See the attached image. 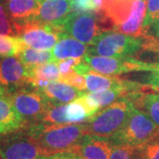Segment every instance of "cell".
Segmentation results:
<instances>
[{
  "mask_svg": "<svg viewBox=\"0 0 159 159\" xmlns=\"http://www.w3.org/2000/svg\"><path fill=\"white\" fill-rule=\"evenodd\" d=\"M43 156L73 151L87 134L85 123L45 124L38 122L26 127Z\"/></svg>",
  "mask_w": 159,
  "mask_h": 159,
  "instance_id": "6da1fadb",
  "label": "cell"
},
{
  "mask_svg": "<svg viewBox=\"0 0 159 159\" xmlns=\"http://www.w3.org/2000/svg\"><path fill=\"white\" fill-rule=\"evenodd\" d=\"M156 42L152 35L133 36L115 30H107L98 35L89 46V53L93 56L127 57L142 52H154Z\"/></svg>",
  "mask_w": 159,
  "mask_h": 159,
  "instance_id": "7a4b0ae2",
  "label": "cell"
},
{
  "mask_svg": "<svg viewBox=\"0 0 159 159\" xmlns=\"http://www.w3.org/2000/svg\"><path fill=\"white\" fill-rule=\"evenodd\" d=\"M133 107L130 98H122L99 110L85 122L87 134L111 138L125 125Z\"/></svg>",
  "mask_w": 159,
  "mask_h": 159,
  "instance_id": "3957f363",
  "label": "cell"
},
{
  "mask_svg": "<svg viewBox=\"0 0 159 159\" xmlns=\"http://www.w3.org/2000/svg\"><path fill=\"white\" fill-rule=\"evenodd\" d=\"M159 136V126L145 112L134 105L123 127L110 141L112 144L140 146Z\"/></svg>",
  "mask_w": 159,
  "mask_h": 159,
  "instance_id": "277c9868",
  "label": "cell"
},
{
  "mask_svg": "<svg viewBox=\"0 0 159 159\" xmlns=\"http://www.w3.org/2000/svg\"><path fill=\"white\" fill-rule=\"evenodd\" d=\"M27 127L41 121L51 102L39 89L29 85L7 94Z\"/></svg>",
  "mask_w": 159,
  "mask_h": 159,
  "instance_id": "5b68a950",
  "label": "cell"
},
{
  "mask_svg": "<svg viewBox=\"0 0 159 159\" xmlns=\"http://www.w3.org/2000/svg\"><path fill=\"white\" fill-rule=\"evenodd\" d=\"M63 29L66 34L89 46L104 31L111 30L100 13L74 11L63 23Z\"/></svg>",
  "mask_w": 159,
  "mask_h": 159,
  "instance_id": "8992f818",
  "label": "cell"
},
{
  "mask_svg": "<svg viewBox=\"0 0 159 159\" xmlns=\"http://www.w3.org/2000/svg\"><path fill=\"white\" fill-rule=\"evenodd\" d=\"M43 155L26 128L0 136L2 159H40Z\"/></svg>",
  "mask_w": 159,
  "mask_h": 159,
  "instance_id": "52a82bcc",
  "label": "cell"
},
{
  "mask_svg": "<svg viewBox=\"0 0 159 159\" xmlns=\"http://www.w3.org/2000/svg\"><path fill=\"white\" fill-rule=\"evenodd\" d=\"M83 60L98 73L115 76L132 72H151L156 66V63L145 62L133 57H102L87 54Z\"/></svg>",
  "mask_w": 159,
  "mask_h": 159,
  "instance_id": "ba28073f",
  "label": "cell"
},
{
  "mask_svg": "<svg viewBox=\"0 0 159 159\" xmlns=\"http://www.w3.org/2000/svg\"><path fill=\"white\" fill-rule=\"evenodd\" d=\"M63 33H65L63 26H52L37 21L17 29V35L25 45L42 51L52 50Z\"/></svg>",
  "mask_w": 159,
  "mask_h": 159,
  "instance_id": "9c48e42d",
  "label": "cell"
},
{
  "mask_svg": "<svg viewBox=\"0 0 159 159\" xmlns=\"http://www.w3.org/2000/svg\"><path fill=\"white\" fill-rule=\"evenodd\" d=\"M31 85L29 68L16 56L0 60V89L6 94Z\"/></svg>",
  "mask_w": 159,
  "mask_h": 159,
  "instance_id": "30bf717a",
  "label": "cell"
},
{
  "mask_svg": "<svg viewBox=\"0 0 159 159\" xmlns=\"http://www.w3.org/2000/svg\"><path fill=\"white\" fill-rule=\"evenodd\" d=\"M72 12V0H43L35 21L52 26H63Z\"/></svg>",
  "mask_w": 159,
  "mask_h": 159,
  "instance_id": "8fae6325",
  "label": "cell"
},
{
  "mask_svg": "<svg viewBox=\"0 0 159 159\" xmlns=\"http://www.w3.org/2000/svg\"><path fill=\"white\" fill-rule=\"evenodd\" d=\"M43 0H5L6 9L17 31L18 28L34 22Z\"/></svg>",
  "mask_w": 159,
  "mask_h": 159,
  "instance_id": "7c38bea8",
  "label": "cell"
},
{
  "mask_svg": "<svg viewBox=\"0 0 159 159\" xmlns=\"http://www.w3.org/2000/svg\"><path fill=\"white\" fill-rule=\"evenodd\" d=\"M112 147L110 139L86 134L74 152L82 159H110Z\"/></svg>",
  "mask_w": 159,
  "mask_h": 159,
  "instance_id": "4fadbf2b",
  "label": "cell"
},
{
  "mask_svg": "<svg viewBox=\"0 0 159 159\" xmlns=\"http://www.w3.org/2000/svg\"><path fill=\"white\" fill-rule=\"evenodd\" d=\"M147 12V1L137 0L134 3L130 15L125 22L115 27L112 30L133 36H143L148 34L144 29V20Z\"/></svg>",
  "mask_w": 159,
  "mask_h": 159,
  "instance_id": "5bb4252c",
  "label": "cell"
},
{
  "mask_svg": "<svg viewBox=\"0 0 159 159\" xmlns=\"http://www.w3.org/2000/svg\"><path fill=\"white\" fill-rule=\"evenodd\" d=\"M51 52L56 62L66 58H83L89 53V45L65 32L60 35Z\"/></svg>",
  "mask_w": 159,
  "mask_h": 159,
  "instance_id": "9a60e30c",
  "label": "cell"
},
{
  "mask_svg": "<svg viewBox=\"0 0 159 159\" xmlns=\"http://www.w3.org/2000/svg\"><path fill=\"white\" fill-rule=\"evenodd\" d=\"M39 89L43 93V95L51 103L56 104L69 103L86 93L85 91L80 90L73 86L58 80L50 81Z\"/></svg>",
  "mask_w": 159,
  "mask_h": 159,
  "instance_id": "2e32d148",
  "label": "cell"
},
{
  "mask_svg": "<svg viewBox=\"0 0 159 159\" xmlns=\"http://www.w3.org/2000/svg\"><path fill=\"white\" fill-rule=\"evenodd\" d=\"M0 126L6 133L26 128L27 125L18 114L10 97L0 89Z\"/></svg>",
  "mask_w": 159,
  "mask_h": 159,
  "instance_id": "e0dca14e",
  "label": "cell"
},
{
  "mask_svg": "<svg viewBox=\"0 0 159 159\" xmlns=\"http://www.w3.org/2000/svg\"><path fill=\"white\" fill-rule=\"evenodd\" d=\"M30 84L37 89H41L50 82L58 80L60 73L57 62L51 61L35 66L29 68Z\"/></svg>",
  "mask_w": 159,
  "mask_h": 159,
  "instance_id": "ac0fdd59",
  "label": "cell"
},
{
  "mask_svg": "<svg viewBox=\"0 0 159 159\" xmlns=\"http://www.w3.org/2000/svg\"><path fill=\"white\" fill-rule=\"evenodd\" d=\"M85 77L87 90L89 92H99L110 89L117 86L122 85L126 80L119 78L115 75H106L89 69V71L83 75Z\"/></svg>",
  "mask_w": 159,
  "mask_h": 159,
  "instance_id": "d6986e66",
  "label": "cell"
},
{
  "mask_svg": "<svg viewBox=\"0 0 159 159\" xmlns=\"http://www.w3.org/2000/svg\"><path fill=\"white\" fill-rule=\"evenodd\" d=\"M97 111L91 108L85 97V94L73 102L66 103V118L67 123L80 124L85 123Z\"/></svg>",
  "mask_w": 159,
  "mask_h": 159,
  "instance_id": "ffe728a7",
  "label": "cell"
},
{
  "mask_svg": "<svg viewBox=\"0 0 159 159\" xmlns=\"http://www.w3.org/2000/svg\"><path fill=\"white\" fill-rule=\"evenodd\" d=\"M134 105L148 115L159 126V93L143 91L131 98Z\"/></svg>",
  "mask_w": 159,
  "mask_h": 159,
  "instance_id": "44dd1931",
  "label": "cell"
},
{
  "mask_svg": "<svg viewBox=\"0 0 159 159\" xmlns=\"http://www.w3.org/2000/svg\"><path fill=\"white\" fill-rule=\"evenodd\" d=\"M17 57L29 68L34 67L35 66H38L41 64L55 61L52 52L50 51L37 50V49H34L29 46H26L22 51L18 54Z\"/></svg>",
  "mask_w": 159,
  "mask_h": 159,
  "instance_id": "7402d4cb",
  "label": "cell"
},
{
  "mask_svg": "<svg viewBox=\"0 0 159 159\" xmlns=\"http://www.w3.org/2000/svg\"><path fill=\"white\" fill-rule=\"evenodd\" d=\"M144 29L147 34L159 39V0H147Z\"/></svg>",
  "mask_w": 159,
  "mask_h": 159,
  "instance_id": "603a6c76",
  "label": "cell"
},
{
  "mask_svg": "<svg viewBox=\"0 0 159 159\" xmlns=\"http://www.w3.org/2000/svg\"><path fill=\"white\" fill-rule=\"evenodd\" d=\"M25 47L26 45L20 36L0 34V57H17Z\"/></svg>",
  "mask_w": 159,
  "mask_h": 159,
  "instance_id": "cb8c5ba5",
  "label": "cell"
},
{
  "mask_svg": "<svg viewBox=\"0 0 159 159\" xmlns=\"http://www.w3.org/2000/svg\"><path fill=\"white\" fill-rule=\"evenodd\" d=\"M66 104L51 102L40 122L45 124H68L66 118Z\"/></svg>",
  "mask_w": 159,
  "mask_h": 159,
  "instance_id": "d4e9b609",
  "label": "cell"
},
{
  "mask_svg": "<svg viewBox=\"0 0 159 159\" xmlns=\"http://www.w3.org/2000/svg\"><path fill=\"white\" fill-rule=\"evenodd\" d=\"M137 159H159V136L137 146Z\"/></svg>",
  "mask_w": 159,
  "mask_h": 159,
  "instance_id": "484cf974",
  "label": "cell"
},
{
  "mask_svg": "<svg viewBox=\"0 0 159 159\" xmlns=\"http://www.w3.org/2000/svg\"><path fill=\"white\" fill-rule=\"evenodd\" d=\"M0 34L17 35L14 23L9 16L5 2L0 1Z\"/></svg>",
  "mask_w": 159,
  "mask_h": 159,
  "instance_id": "4316f807",
  "label": "cell"
},
{
  "mask_svg": "<svg viewBox=\"0 0 159 159\" xmlns=\"http://www.w3.org/2000/svg\"><path fill=\"white\" fill-rule=\"evenodd\" d=\"M110 159H137L136 147L128 144H113Z\"/></svg>",
  "mask_w": 159,
  "mask_h": 159,
  "instance_id": "83f0119b",
  "label": "cell"
},
{
  "mask_svg": "<svg viewBox=\"0 0 159 159\" xmlns=\"http://www.w3.org/2000/svg\"><path fill=\"white\" fill-rule=\"evenodd\" d=\"M58 81L64 82L66 84L73 86L80 90L85 91L87 89L85 77L81 74H79L75 71H72L66 74H60Z\"/></svg>",
  "mask_w": 159,
  "mask_h": 159,
  "instance_id": "f1b7e54d",
  "label": "cell"
},
{
  "mask_svg": "<svg viewBox=\"0 0 159 159\" xmlns=\"http://www.w3.org/2000/svg\"><path fill=\"white\" fill-rule=\"evenodd\" d=\"M73 12H97L98 9L94 0H72Z\"/></svg>",
  "mask_w": 159,
  "mask_h": 159,
  "instance_id": "f546056e",
  "label": "cell"
},
{
  "mask_svg": "<svg viewBox=\"0 0 159 159\" xmlns=\"http://www.w3.org/2000/svg\"><path fill=\"white\" fill-rule=\"evenodd\" d=\"M83 58H66L57 61L60 74H66L74 71V67L82 61Z\"/></svg>",
  "mask_w": 159,
  "mask_h": 159,
  "instance_id": "4dcf8cb0",
  "label": "cell"
},
{
  "mask_svg": "<svg viewBox=\"0 0 159 159\" xmlns=\"http://www.w3.org/2000/svg\"><path fill=\"white\" fill-rule=\"evenodd\" d=\"M150 74L148 78L147 85L155 92L159 93V61L156 63L155 68L149 72Z\"/></svg>",
  "mask_w": 159,
  "mask_h": 159,
  "instance_id": "1f68e13d",
  "label": "cell"
},
{
  "mask_svg": "<svg viewBox=\"0 0 159 159\" xmlns=\"http://www.w3.org/2000/svg\"><path fill=\"white\" fill-rule=\"evenodd\" d=\"M40 159H82L79 155L73 151L62 152V153L54 154L51 156H43Z\"/></svg>",
  "mask_w": 159,
  "mask_h": 159,
  "instance_id": "d6a6232c",
  "label": "cell"
},
{
  "mask_svg": "<svg viewBox=\"0 0 159 159\" xmlns=\"http://www.w3.org/2000/svg\"><path fill=\"white\" fill-rule=\"evenodd\" d=\"M102 0H94L96 6H97V9H98V13H99V11H100V7H101V5H102Z\"/></svg>",
  "mask_w": 159,
  "mask_h": 159,
  "instance_id": "836d02e7",
  "label": "cell"
},
{
  "mask_svg": "<svg viewBox=\"0 0 159 159\" xmlns=\"http://www.w3.org/2000/svg\"><path fill=\"white\" fill-rule=\"evenodd\" d=\"M7 134V133H6V131L4 130V129L0 126V136H1V135H3V134Z\"/></svg>",
  "mask_w": 159,
  "mask_h": 159,
  "instance_id": "e575fe53",
  "label": "cell"
},
{
  "mask_svg": "<svg viewBox=\"0 0 159 159\" xmlns=\"http://www.w3.org/2000/svg\"><path fill=\"white\" fill-rule=\"evenodd\" d=\"M0 159H2V158H1V157H0Z\"/></svg>",
  "mask_w": 159,
  "mask_h": 159,
  "instance_id": "d590c367",
  "label": "cell"
}]
</instances>
